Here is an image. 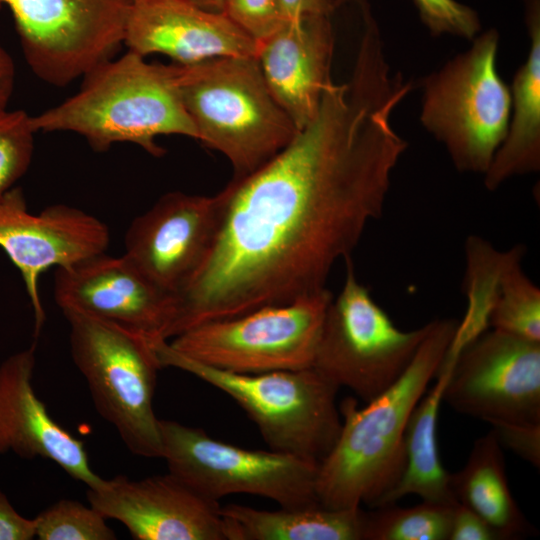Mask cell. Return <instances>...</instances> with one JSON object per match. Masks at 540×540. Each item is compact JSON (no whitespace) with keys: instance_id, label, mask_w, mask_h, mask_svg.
<instances>
[{"instance_id":"obj_1","label":"cell","mask_w":540,"mask_h":540,"mask_svg":"<svg viewBox=\"0 0 540 540\" xmlns=\"http://www.w3.org/2000/svg\"><path fill=\"white\" fill-rule=\"evenodd\" d=\"M406 94L384 71L357 65L348 81L329 84L316 116L284 149L229 182L212 250L175 295L168 340L327 289L336 261L383 215L408 146L392 125Z\"/></svg>"},{"instance_id":"obj_2","label":"cell","mask_w":540,"mask_h":540,"mask_svg":"<svg viewBox=\"0 0 540 540\" xmlns=\"http://www.w3.org/2000/svg\"><path fill=\"white\" fill-rule=\"evenodd\" d=\"M458 321L432 326L403 375L386 391L358 408L346 398L339 408L340 434L319 462L316 494L330 509L373 508L400 479L405 467L404 437L409 418L436 376L456 334Z\"/></svg>"},{"instance_id":"obj_3","label":"cell","mask_w":540,"mask_h":540,"mask_svg":"<svg viewBox=\"0 0 540 540\" xmlns=\"http://www.w3.org/2000/svg\"><path fill=\"white\" fill-rule=\"evenodd\" d=\"M31 122L35 132L77 133L96 151L130 142L161 156L164 149L155 142L160 135L197 140L179 94L176 65L150 64L129 50L93 67L75 95L31 116Z\"/></svg>"},{"instance_id":"obj_4","label":"cell","mask_w":540,"mask_h":540,"mask_svg":"<svg viewBox=\"0 0 540 540\" xmlns=\"http://www.w3.org/2000/svg\"><path fill=\"white\" fill-rule=\"evenodd\" d=\"M176 72L197 140L229 160L233 178L263 166L299 131L270 92L256 56L178 64Z\"/></svg>"},{"instance_id":"obj_5","label":"cell","mask_w":540,"mask_h":540,"mask_svg":"<svg viewBox=\"0 0 540 540\" xmlns=\"http://www.w3.org/2000/svg\"><path fill=\"white\" fill-rule=\"evenodd\" d=\"M151 343L162 368L186 371L231 397L270 449L320 462L334 446L342 426L339 387L313 367L233 373L193 361L166 340Z\"/></svg>"},{"instance_id":"obj_6","label":"cell","mask_w":540,"mask_h":540,"mask_svg":"<svg viewBox=\"0 0 540 540\" xmlns=\"http://www.w3.org/2000/svg\"><path fill=\"white\" fill-rule=\"evenodd\" d=\"M499 34H478L471 47L422 80L420 120L461 172L485 174L510 122V88L497 70Z\"/></svg>"},{"instance_id":"obj_7","label":"cell","mask_w":540,"mask_h":540,"mask_svg":"<svg viewBox=\"0 0 540 540\" xmlns=\"http://www.w3.org/2000/svg\"><path fill=\"white\" fill-rule=\"evenodd\" d=\"M62 312L70 325L73 362L87 382L97 412L131 453L162 458L160 419L153 409L162 367L151 339L84 312Z\"/></svg>"},{"instance_id":"obj_8","label":"cell","mask_w":540,"mask_h":540,"mask_svg":"<svg viewBox=\"0 0 540 540\" xmlns=\"http://www.w3.org/2000/svg\"><path fill=\"white\" fill-rule=\"evenodd\" d=\"M345 261V281L326 310L311 367L367 403L403 375L432 321L399 329L358 280L351 256Z\"/></svg>"},{"instance_id":"obj_9","label":"cell","mask_w":540,"mask_h":540,"mask_svg":"<svg viewBox=\"0 0 540 540\" xmlns=\"http://www.w3.org/2000/svg\"><path fill=\"white\" fill-rule=\"evenodd\" d=\"M159 428L169 473L206 498L219 501L246 493L271 499L280 507L320 505L315 460L239 447L173 420L160 419Z\"/></svg>"},{"instance_id":"obj_10","label":"cell","mask_w":540,"mask_h":540,"mask_svg":"<svg viewBox=\"0 0 540 540\" xmlns=\"http://www.w3.org/2000/svg\"><path fill=\"white\" fill-rule=\"evenodd\" d=\"M332 297L325 289L287 304L205 322L168 343L193 361L233 373L311 367Z\"/></svg>"},{"instance_id":"obj_11","label":"cell","mask_w":540,"mask_h":540,"mask_svg":"<svg viewBox=\"0 0 540 540\" xmlns=\"http://www.w3.org/2000/svg\"><path fill=\"white\" fill-rule=\"evenodd\" d=\"M34 74L66 86L123 44L132 0H2Z\"/></svg>"},{"instance_id":"obj_12","label":"cell","mask_w":540,"mask_h":540,"mask_svg":"<svg viewBox=\"0 0 540 540\" xmlns=\"http://www.w3.org/2000/svg\"><path fill=\"white\" fill-rule=\"evenodd\" d=\"M443 401L489 424H539L540 342L485 330L454 356Z\"/></svg>"},{"instance_id":"obj_13","label":"cell","mask_w":540,"mask_h":540,"mask_svg":"<svg viewBox=\"0 0 540 540\" xmlns=\"http://www.w3.org/2000/svg\"><path fill=\"white\" fill-rule=\"evenodd\" d=\"M109 243L107 225L81 209L57 204L34 214L20 188L0 196V247L22 275L34 312L35 336L45 322L40 275L50 267H68L106 252Z\"/></svg>"},{"instance_id":"obj_14","label":"cell","mask_w":540,"mask_h":540,"mask_svg":"<svg viewBox=\"0 0 540 540\" xmlns=\"http://www.w3.org/2000/svg\"><path fill=\"white\" fill-rule=\"evenodd\" d=\"M223 190L212 196L169 192L136 217L124 255L164 290L176 295L208 257L225 212Z\"/></svg>"},{"instance_id":"obj_15","label":"cell","mask_w":540,"mask_h":540,"mask_svg":"<svg viewBox=\"0 0 540 540\" xmlns=\"http://www.w3.org/2000/svg\"><path fill=\"white\" fill-rule=\"evenodd\" d=\"M54 296L62 311L84 312L152 340H166L175 310V295L124 254L113 257L103 252L57 268Z\"/></svg>"},{"instance_id":"obj_16","label":"cell","mask_w":540,"mask_h":540,"mask_svg":"<svg viewBox=\"0 0 540 540\" xmlns=\"http://www.w3.org/2000/svg\"><path fill=\"white\" fill-rule=\"evenodd\" d=\"M87 499L136 540H225L219 502L169 472L140 480L105 479L100 487L87 488Z\"/></svg>"},{"instance_id":"obj_17","label":"cell","mask_w":540,"mask_h":540,"mask_svg":"<svg viewBox=\"0 0 540 540\" xmlns=\"http://www.w3.org/2000/svg\"><path fill=\"white\" fill-rule=\"evenodd\" d=\"M35 343L0 363V454L48 459L87 488L105 479L91 469L84 442L57 423L36 395L32 378Z\"/></svg>"},{"instance_id":"obj_18","label":"cell","mask_w":540,"mask_h":540,"mask_svg":"<svg viewBox=\"0 0 540 540\" xmlns=\"http://www.w3.org/2000/svg\"><path fill=\"white\" fill-rule=\"evenodd\" d=\"M123 44L143 57L165 54L179 65L258 53V44L222 12L204 10L189 0L133 1Z\"/></svg>"},{"instance_id":"obj_19","label":"cell","mask_w":540,"mask_h":540,"mask_svg":"<svg viewBox=\"0 0 540 540\" xmlns=\"http://www.w3.org/2000/svg\"><path fill=\"white\" fill-rule=\"evenodd\" d=\"M330 15L287 19L258 44L257 59L266 84L298 130L316 116L332 82L335 37Z\"/></svg>"},{"instance_id":"obj_20","label":"cell","mask_w":540,"mask_h":540,"mask_svg":"<svg viewBox=\"0 0 540 540\" xmlns=\"http://www.w3.org/2000/svg\"><path fill=\"white\" fill-rule=\"evenodd\" d=\"M524 6L530 49L510 89L507 135L484 174L488 190L540 169V0H524Z\"/></svg>"},{"instance_id":"obj_21","label":"cell","mask_w":540,"mask_h":540,"mask_svg":"<svg viewBox=\"0 0 540 540\" xmlns=\"http://www.w3.org/2000/svg\"><path fill=\"white\" fill-rule=\"evenodd\" d=\"M225 540H365L367 511L321 505L261 510L221 507Z\"/></svg>"},{"instance_id":"obj_22","label":"cell","mask_w":540,"mask_h":540,"mask_svg":"<svg viewBox=\"0 0 540 540\" xmlns=\"http://www.w3.org/2000/svg\"><path fill=\"white\" fill-rule=\"evenodd\" d=\"M453 363V359L444 358L434 386L414 408L404 437V471L395 486L373 508L394 504L411 494L422 501L457 503L450 485V473L442 465L437 444V419Z\"/></svg>"},{"instance_id":"obj_23","label":"cell","mask_w":540,"mask_h":540,"mask_svg":"<svg viewBox=\"0 0 540 540\" xmlns=\"http://www.w3.org/2000/svg\"><path fill=\"white\" fill-rule=\"evenodd\" d=\"M450 485L456 501L478 514L499 540L520 538L532 529L510 491L493 430L474 442L465 466L450 473Z\"/></svg>"},{"instance_id":"obj_24","label":"cell","mask_w":540,"mask_h":540,"mask_svg":"<svg viewBox=\"0 0 540 540\" xmlns=\"http://www.w3.org/2000/svg\"><path fill=\"white\" fill-rule=\"evenodd\" d=\"M525 248L504 252L496 277L488 324L526 340L540 342V290L522 269Z\"/></svg>"},{"instance_id":"obj_25","label":"cell","mask_w":540,"mask_h":540,"mask_svg":"<svg viewBox=\"0 0 540 540\" xmlns=\"http://www.w3.org/2000/svg\"><path fill=\"white\" fill-rule=\"evenodd\" d=\"M454 505L422 501L403 508L396 503L367 511L365 540H449Z\"/></svg>"},{"instance_id":"obj_26","label":"cell","mask_w":540,"mask_h":540,"mask_svg":"<svg viewBox=\"0 0 540 540\" xmlns=\"http://www.w3.org/2000/svg\"><path fill=\"white\" fill-rule=\"evenodd\" d=\"M106 518L91 505L62 499L50 505L36 517V537L39 540H115V532Z\"/></svg>"},{"instance_id":"obj_27","label":"cell","mask_w":540,"mask_h":540,"mask_svg":"<svg viewBox=\"0 0 540 540\" xmlns=\"http://www.w3.org/2000/svg\"><path fill=\"white\" fill-rule=\"evenodd\" d=\"M31 116L22 110L0 112V196L27 171L33 154Z\"/></svg>"},{"instance_id":"obj_28","label":"cell","mask_w":540,"mask_h":540,"mask_svg":"<svg viewBox=\"0 0 540 540\" xmlns=\"http://www.w3.org/2000/svg\"><path fill=\"white\" fill-rule=\"evenodd\" d=\"M419 16L433 36L450 34L473 40L481 30L477 12L456 0H413Z\"/></svg>"},{"instance_id":"obj_29","label":"cell","mask_w":540,"mask_h":540,"mask_svg":"<svg viewBox=\"0 0 540 540\" xmlns=\"http://www.w3.org/2000/svg\"><path fill=\"white\" fill-rule=\"evenodd\" d=\"M221 12L257 44L287 20L280 0H225Z\"/></svg>"},{"instance_id":"obj_30","label":"cell","mask_w":540,"mask_h":540,"mask_svg":"<svg viewBox=\"0 0 540 540\" xmlns=\"http://www.w3.org/2000/svg\"><path fill=\"white\" fill-rule=\"evenodd\" d=\"M500 445L536 468L540 466V423H494L491 424Z\"/></svg>"},{"instance_id":"obj_31","label":"cell","mask_w":540,"mask_h":540,"mask_svg":"<svg viewBox=\"0 0 540 540\" xmlns=\"http://www.w3.org/2000/svg\"><path fill=\"white\" fill-rule=\"evenodd\" d=\"M449 540H499L493 529L467 506L453 507Z\"/></svg>"},{"instance_id":"obj_32","label":"cell","mask_w":540,"mask_h":540,"mask_svg":"<svg viewBox=\"0 0 540 540\" xmlns=\"http://www.w3.org/2000/svg\"><path fill=\"white\" fill-rule=\"evenodd\" d=\"M36 537V521L19 514L0 490V540H31Z\"/></svg>"},{"instance_id":"obj_33","label":"cell","mask_w":540,"mask_h":540,"mask_svg":"<svg viewBox=\"0 0 540 540\" xmlns=\"http://www.w3.org/2000/svg\"><path fill=\"white\" fill-rule=\"evenodd\" d=\"M287 19H294L312 14H331L335 0H280Z\"/></svg>"},{"instance_id":"obj_34","label":"cell","mask_w":540,"mask_h":540,"mask_svg":"<svg viewBox=\"0 0 540 540\" xmlns=\"http://www.w3.org/2000/svg\"><path fill=\"white\" fill-rule=\"evenodd\" d=\"M15 68L10 55L0 45V112L6 110L13 93Z\"/></svg>"},{"instance_id":"obj_35","label":"cell","mask_w":540,"mask_h":540,"mask_svg":"<svg viewBox=\"0 0 540 540\" xmlns=\"http://www.w3.org/2000/svg\"><path fill=\"white\" fill-rule=\"evenodd\" d=\"M196 6L211 12H221L225 0H189Z\"/></svg>"},{"instance_id":"obj_36","label":"cell","mask_w":540,"mask_h":540,"mask_svg":"<svg viewBox=\"0 0 540 540\" xmlns=\"http://www.w3.org/2000/svg\"><path fill=\"white\" fill-rule=\"evenodd\" d=\"M133 1H136V0H132V2H133Z\"/></svg>"}]
</instances>
